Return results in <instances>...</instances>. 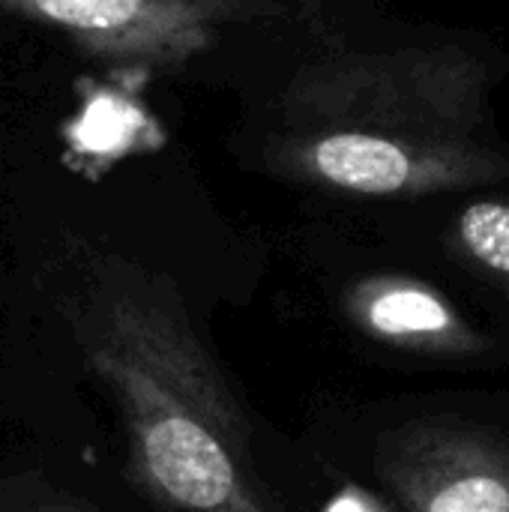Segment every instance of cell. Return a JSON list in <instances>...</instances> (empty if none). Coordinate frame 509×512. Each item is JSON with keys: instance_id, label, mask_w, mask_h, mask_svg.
<instances>
[{"instance_id": "cell-3", "label": "cell", "mask_w": 509, "mask_h": 512, "mask_svg": "<svg viewBox=\"0 0 509 512\" xmlns=\"http://www.w3.org/2000/svg\"><path fill=\"white\" fill-rule=\"evenodd\" d=\"M0 9L63 30L99 57L165 60L192 45V15L177 0H0Z\"/></svg>"}, {"instance_id": "cell-1", "label": "cell", "mask_w": 509, "mask_h": 512, "mask_svg": "<svg viewBox=\"0 0 509 512\" xmlns=\"http://www.w3.org/2000/svg\"><path fill=\"white\" fill-rule=\"evenodd\" d=\"M57 306L120 417L141 495L168 512H285L255 471L243 414L162 279L87 252Z\"/></svg>"}, {"instance_id": "cell-2", "label": "cell", "mask_w": 509, "mask_h": 512, "mask_svg": "<svg viewBox=\"0 0 509 512\" xmlns=\"http://www.w3.org/2000/svg\"><path fill=\"white\" fill-rule=\"evenodd\" d=\"M381 477L405 512H509V444L420 423L384 444Z\"/></svg>"}, {"instance_id": "cell-4", "label": "cell", "mask_w": 509, "mask_h": 512, "mask_svg": "<svg viewBox=\"0 0 509 512\" xmlns=\"http://www.w3.org/2000/svg\"><path fill=\"white\" fill-rule=\"evenodd\" d=\"M351 315L369 336L396 348L459 354L474 342L465 321L417 282H369L351 297Z\"/></svg>"}, {"instance_id": "cell-6", "label": "cell", "mask_w": 509, "mask_h": 512, "mask_svg": "<svg viewBox=\"0 0 509 512\" xmlns=\"http://www.w3.org/2000/svg\"><path fill=\"white\" fill-rule=\"evenodd\" d=\"M459 240L477 264L509 279V204H471L459 219Z\"/></svg>"}, {"instance_id": "cell-5", "label": "cell", "mask_w": 509, "mask_h": 512, "mask_svg": "<svg viewBox=\"0 0 509 512\" xmlns=\"http://www.w3.org/2000/svg\"><path fill=\"white\" fill-rule=\"evenodd\" d=\"M312 165L333 186L366 195H390L414 180V159L408 150L390 138L366 132L327 135L318 141Z\"/></svg>"}, {"instance_id": "cell-7", "label": "cell", "mask_w": 509, "mask_h": 512, "mask_svg": "<svg viewBox=\"0 0 509 512\" xmlns=\"http://www.w3.org/2000/svg\"><path fill=\"white\" fill-rule=\"evenodd\" d=\"M0 512H102L87 498L51 483L42 471L0 474Z\"/></svg>"}]
</instances>
